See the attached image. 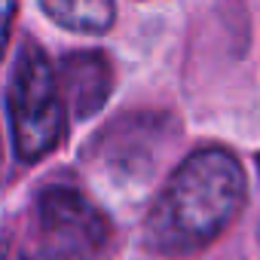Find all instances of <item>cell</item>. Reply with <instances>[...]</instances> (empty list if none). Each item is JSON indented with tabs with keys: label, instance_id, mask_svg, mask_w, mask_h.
Returning a JSON list of instances; mask_svg holds the SVG:
<instances>
[{
	"label": "cell",
	"instance_id": "52a82bcc",
	"mask_svg": "<svg viewBox=\"0 0 260 260\" xmlns=\"http://www.w3.org/2000/svg\"><path fill=\"white\" fill-rule=\"evenodd\" d=\"M257 239H260V223H257Z\"/></svg>",
	"mask_w": 260,
	"mask_h": 260
},
{
	"label": "cell",
	"instance_id": "5b68a950",
	"mask_svg": "<svg viewBox=\"0 0 260 260\" xmlns=\"http://www.w3.org/2000/svg\"><path fill=\"white\" fill-rule=\"evenodd\" d=\"M40 10L77 34H104L113 25V0H37Z\"/></svg>",
	"mask_w": 260,
	"mask_h": 260
},
{
	"label": "cell",
	"instance_id": "8992f818",
	"mask_svg": "<svg viewBox=\"0 0 260 260\" xmlns=\"http://www.w3.org/2000/svg\"><path fill=\"white\" fill-rule=\"evenodd\" d=\"M13 13H16L13 0H7V37H10V28H13Z\"/></svg>",
	"mask_w": 260,
	"mask_h": 260
},
{
	"label": "cell",
	"instance_id": "6da1fadb",
	"mask_svg": "<svg viewBox=\"0 0 260 260\" xmlns=\"http://www.w3.org/2000/svg\"><path fill=\"white\" fill-rule=\"evenodd\" d=\"M245 202V172L223 147H205L187 156L153 211L147 214L144 242L159 254H193L211 245Z\"/></svg>",
	"mask_w": 260,
	"mask_h": 260
},
{
	"label": "cell",
	"instance_id": "7a4b0ae2",
	"mask_svg": "<svg viewBox=\"0 0 260 260\" xmlns=\"http://www.w3.org/2000/svg\"><path fill=\"white\" fill-rule=\"evenodd\" d=\"M64 95L58 74L43 49L31 40L19 46L7 86V113L13 150L22 162H37L52 153L64 135Z\"/></svg>",
	"mask_w": 260,
	"mask_h": 260
},
{
	"label": "cell",
	"instance_id": "277c9868",
	"mask_svg": "<svg viewBox=\"0 0 260 260\" xmlns=\"http://www.w3.org/2000/svg\"><path fill=\"white\" fill-rule=\"evenodd\" d=\"M58 86H61L64 104L74 110L77 119L98 113L113 89V71H110L107 55L95 49L64 55L58 68Z\"/></svg>",
	"mask_w": 260,
	"mask_h": 260
},
{
	"label": "cell",
	"instance_id": "3957f363",
	"mask_svg": "<svg viewBox=\"0 0 260 260\" xmlns=\"http://www.w3.org/2000/svg\"><path fill=\"white\" fill-rule=\"evenodd\" d=\"M43 260H98L110 242L107 217L74 187H46L37 199Z\"/></svg>",
	"mask_w": 260,
	"mask_h": 260
}]
</instances>
